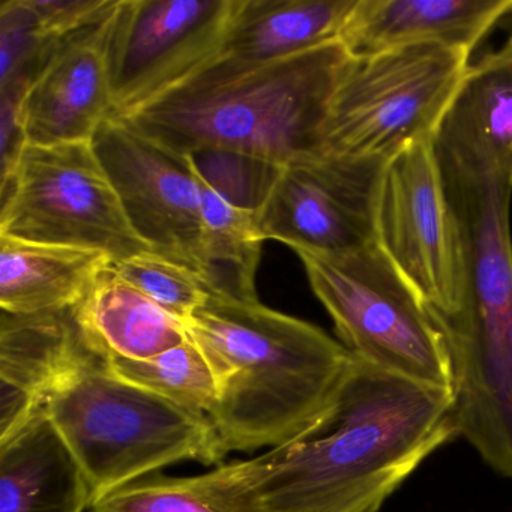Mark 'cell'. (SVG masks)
<instances>
[{
	"mask_svg": "<svg viewBox=\"0 0 512 512\" xmlns=\"http://www.w3.org/2000/svg\"><path fill=\"white\" fill-rule=\"evenodd\" d=\"M457 437L454 392L353 356L325 425L245 466L263 512H379Z\"/></svg>",
	"mask_w": 512,
	"mask_h": 512,
	"instance_id": "cell-1",
	"label": "cell"
},
{
	"mask_svg": "<svg viewBox=\"0 0 512 512\" xmlns=\"http://www.w3.org/2000/svg\"><path fill=\"white\" fill-rule=\"evenodd\" d=\"M184 323L220 383L209 419L224 454L307 439L337 407L353 356L316 325L218 293Z\"/></svg>",
	"mask_w": 512,
	"mask_h": 512,
	"instance_id": "cell-2",
	"label": "cell"
},
{
	"mask_svg": "<svg viewBox=\"0 0 512 512\" xmlns=\"http://www.w3.org/2000/svg\"><path fill=\"white\" fill-rule=\"evenodd\" d=\"M350 59L340 41L268 64L218 56L119 119L181 155L232 152L290 166L323 154L329 110Z\"/></svg>",
	"mask_w": 512,
	"mask_h": 512,
	"instance_id": "cell-3",
	"label": "cell"
},
{
	"mask_svg": "<svg viewBox=\"0 0 512 512\" xmlns=\"http://www.w3.org/2000/svg\"><path fill=\"white\" fill-rule=\"evenodd\" d=\"M439 164L461 283L455 310L433 314L451 356L458 431L487 466L512 478V182Z\"/></svg>",
	"mask_w": 512,
	"mask_h": 512,
	"instance_id": "cell-4",
	"label": "cell"
},
{
	"mask_svg": "<svg viewBox=\"0 0 512 512\" xmlns=\"http://www.w3.org/2000/svg\"><path fill=\"white\" fill-rule=\"evenodd\" d=\"M43 409L83 470L91 505L163 467L226 458L208 415L116 379L95 353L56 380Z\"/></svg>",
	"mask_w": 512,
	"mask_h": 512,
	"instance_id": "cell-5",
	"label": "cell"
},
{
	"mask_svg": "<svg viewBox=\"0 0 512 512\" xmlns=\"http://www.w3.org/2000/svg\"><path fill=\"white\" fill-rule=\"evenodd\" d=\"M311 289L356 358L431 388L454 392L445 335L421 293L379 244L353 253L295 251Z\"/></svg>",
	"mask_w": 512,
	"mask_h": 512,
	"instance_id": "cell-6",
	"label": "cell"
},
{
	"mask_svg": "<svg viewBox=\"0 0 512 512\" xmlns=\"http://www.w3.org/2000/svg\"><path fill=\"white\" fill-rule=\"evenodd\" d=\"M469 56L425 44L350 59L329 110L323 154L389 161L434 140Z\"/></svg>",
	"mask_w": 512,
	"mask_h": 512,
	"instance_id": "cell-7",
	"label": "cell"
},
{
	"mask_svg": "<svg viewBox=\"0 0 512 512\" xmlns=\"http://www.w3.org/2000/svg\"><path fill=\"white\" fill-rule=\"evenodd\" d=\"M0 236L101 251L113 263L151 251L131 229L92 142L23 145L2 175Z\"/></svg>",
	"mask_w": 512,
	"mask_h": 512,
	"instance_id": "cell-8",
	"label": "cell"
},
{
	"mask_svg": "<svg viewBox=\"0 0 512 512\" xmlns=\"http://www.w3.org/2000/svg\"><path fill=\"white\" fill-rule=\"evenodd\" d=\"M238 0H119L106 58L112 118L176 88L220 56Z\"/></svg>",
	"mask_w": 512,
	"mask_h": 512,
	"instance_id": "cell-9",
	"label": "cell"
},
{
	"mask_svg": "<svg viewBox=\"0 0 512 512\" xmlns=\"http://www.w3.org/2000/svg\"><path fill=\"white\" fill-rule=\"evenodd\" d=\"M386 164L322 154L281 167L256 212L260 238L326 256L373 247Z\"/></svg>",
	"mask_w": 512,
	"mask_h": 512,
	"instance_id": "cell-10",
	"label": "cell"
},
{
	"mask_svg": "<svg viewBox=\"0 0 512 512\" xmlns=\"http://www.w3.org/2000/svg\"><path fill=\"white\" fill-rule=\"evenodd\" d=\"M92 146L140 241L209 283L199 181L190 157L119 118L101 125Z\"/></svg>",
	"mask_w": 512,
	"mask_h": 512,
	"instance_id": "cell-11",
	"label": "cell"
},
{
	"mask_svg": "<svg viewBox=\"0 0 512 512\" xmlns=\"http://www.w3.org/2000/svg\"><path fill=\"white\" fill-rule=\"evenodd\" d=\"M377 244L433 313L455 310L461 283L460 238L433 140L406 149L386 164Z\"/></svg>",
	"mask_w": 512,
	"mask_h": 512,
	"instance_id": "cell-12",
	"label": "cell"
},
{
	"mask_svg": "<svg viewBox=\"0 0 512 512\" xmlns=\"http://www.w3.org/2000/svg\"><path fill=\"white\" fill-rule=\"evenodd\" d=\"M112 13L53 44L20 101V131L28 145L92 142L101 125L112 118L106 58Z\"/></svg>",
	"mask_w": 512,
	"mask_h": 512,
	"instance_id": "cell-13",
	"label": "cell"
},
{
	"mask_svg": "<svg viewBox=\"0 0 512 512\" xmlns=\"http://www.w3.org/2000/svg\"><path fill=\"white\" fill-rule=\"evenodd\" d=\"M76 307L0 316V442L44 406L56 380L92 355ZM97 355V353H95Z\"/></svg>",
	"mask_w": 512,
	"mask_h": 512,
	"instance_id": "cell-14",
	"label": "cell"
},
{
	"mask_svg": "<svg viewBox=\"0 0 512 512\" xmlns=\"http://www.w3.org/2000/svg\"><path fill=\"white\" fill-rule=\"evenodd\" d=\"M509 14L512 0H356L338 41L352 58L425 44L472 52Z\"/></svg>",
	"mask_w": 512,
	"mask_h": 512,
	"instance_id": "cell-15",
	"label": "cell"
},
{
	"mask_svg": "<svg viewBox=\"0 0 512 512\" xmlns=\"http://www.w3.org/2000/svg\"><path fill=\"white\" fill-rule=\"evenodd\" d=\"M433 143L439 160L512 182V37L469 65Z\"/></svg>",
	"mask_w": 512,
	"mask_h": 512,
	"instance_id": "cell-16",
	"label": "cell"
},
{
	"mask_svg": "<svg viewBox=\"0 0 512 512\" xmlns=\"http://www.w3.org/2000/svg\"><path fill=\"white\" fill-rule=\"evenodd\" d=\"M89 506L83 470L44 409L0 442V512H85Z\"/></svg>",
	"mask_w": 512,
	"mask_h": 512,
	"instance_id": "cell-17",
	"label": "cell"
},
{
	"mask_svg": "<svg viewBox=\"0 0 512 512\" xmlns=\"http://www.w3.org/2000/svg\"><path fill=\"white\" fill-rule=\"evenodd\" d=\"M356 0H238L220 58L268 64L340 40Z\"/></svg>",
	"mask_w": 512,
	"mask_h": 512,
	"instance_id": "cell-18",
	"label": "cell"
},
{
	"mask_svg": "<svg viewBox=\"0 0 512 512\" xmlns=\"http://www.w3.org/2000/svg\"><path fill=\"white\" fill-rule=\"evenodd\" d=\"M92 352L109 359H148L188 340L185 323L125 281L113 265L77 305Z\"/></svg>",
	"mask_w": 512,
	"mask_h": 512,
	"instance_id": "cell-19",
	"label": "cell"
},
{
	"mask_svg": "<svg viewBox=\"0 0 512 512\" xmlns=\"http://www.w3.org/2000/svg\"><path fill=\"white\" fill-rule=\"evenodd\" d=\"M113 260L101 251L0 236V308L37 314L76 307Z\"/></svg>",
	"mask_w": 512,
	"mask_h": 512,
	"instance_id": "cell-20",
	"label": "cell"
},
{
	"mask_svg": "<svg viewBox=\"0 0 512 512\" xmlns=\"http://www.w3.org/2000/svg\"><path fill=\"white\" fill-rule=\"evenodd\" d=\"M88 512H263L245 460L194 476L157 472L110 491Z\"/></svg>",
	"mask_w": 512,
	"mask_h": 512,
	"instance_id": "cell-21",
	"label": "cell"
},
{
	"mask_svg": "<svg viewBox=\"0 0 512 512\" xmlns=\"http://www.w3.org/2000/svg\"><path fill=\"white\" fill-rule=\"evenodd\" d=\"M196 175L212 293L241 301H259L256 272L265 241L257 230L256 212L236 206L211 187L197 170Z\"/></svg>",
	"mask_w": 512,
	"mask_h": 512,
	"instance_id": "cell-22",
	"label": "cell"
},
{
	"mask_svg": "<svg viewBox=\"0 0 512 512\" xmlns=\"http://www.w3.org/2000/svg\"><path fill=\"white\" fill-rule=\"evenodd\" d=\"M107 370L116 379L208 415L220 397L217 374L205 353L187 341L148 359H109Z\"/></svg>",
	"mask_w": 512,
	"mask_h": 512,
	"instance_id": "cell-23",
	"label": "cell"
},
{
	"mask_svg": "<svg viewBox=\"0 0 512 512\" xmlns=\"http://www.w3.org/2000/svg\"><path fill=\"white\" fill-rule=\"evenodd\" d=\"M113 268L131 286L182 322L212 295L211 286L202 275L152 251L113 263Z\"/></svg>",
	"mask_w": 512,
	"mask_h": 512,
	"instance_id": "cell-24",
	"label": "cell"
},
{
	"mask_svg": "<svg viewBox=\"0 0 512 512\" xmlns=\"http://www.w3.org/2000/svg\"><path fill=\"white\" fill-rule=\"evenodd\" d=\"M55 43L41 29L31 0H5L0 7V89L26 91Z\"/></svg>",
	"mask_w": 512,
	"mask_h": 512,
	"instance_id": "cell-25",
	"label": "cell"
},
{
	"mask_svg": "<svg viewBox=\"0 0 512 512\" xmlns=\"http://www.w3.org/2000/svg\"><path fill=\"white\" fill-rule=\"evenodd\" d=\"M199 175L236 206L257 212L281 167L241 154L202 151L187 155Z\"/></svg>",
	"mask_w": 512,
	"mask_h": 512,
	"instance_id": "cell-26",
	"label": "cell"
},
{
	"mask_svg": "<svg viewBox=\"0 0 512 512\" xmlns=\"http://www.w3.org/2000/svg\"><path fill=\"white\" fill-rule=\"evenodd\" d=\"M41 29L50 40L76 34L112 13L118 0H31Z\"/></svg>",
	"mask_w": 512,
	"mask_h": 512,
	"instance_id": "cell-27",
	"label": "cell"
}]
</instances>
